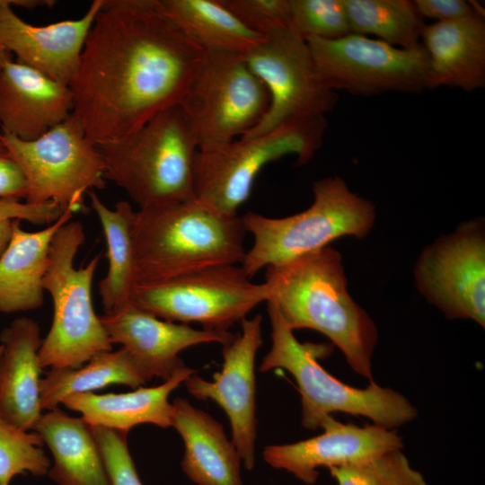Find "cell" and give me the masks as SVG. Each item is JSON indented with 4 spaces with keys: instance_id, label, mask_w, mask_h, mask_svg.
<instances>
[{
    "instance_id": "obj_35",
    "label": "cell",
    "mask_w": 485,
    "mask_h": 485,
    "mask_svg": "<svg viewBox=\"0 0 485 485\" xmlns=\"http://www.w3.org/2000/svg\"><path fill=\"white\" fill-rule=\"evenodd\" d=\"M67 209L71 208L53 201L44 204H31L22 203L16 198H0V256L8 246L14 220H25L35 225H49L59 219Z\"/></svg>"
},
{
    "instance_id": "obj_33",
    "label": "cell",
    "mask_w": 485,
    "mask_h": 485,
    "mask_svg": "<svg viewBox=\"0 0 485 485\" xmlns=\"http://www.w3.org/2000/svg\"><path fill=\"white\" fill-rule=\"evenodd\" d=\"M92 430L110 485H143L129 453L128 432L99 426L92 427Z\"/></svg>"
},
{
    "instance_id": "obj_19",
    "label": "cell",
    "mask_w": 485,
    "mask_h": 485,
    "mask_svg": "<svg viewBox=\"0 0 485 485\" xmlns=\"http://www.w3.org/2000/svg\"><path fill=\"white\" fill-rule=\"evenodd\" d=\"M73 108L68 85L18 61H7L0 71L3 134L24 141L35 140L66 120Z\"/></svg>"
},
{
    "instance_id": "obj_12",
    "label": "cell",
    "mask_w": 485,
    "mask_h": 485,
    "mask_svg": "<svg viewBox=\"0 0 485 485\" xmlns=\"http://www.w3.org/2000/svg\"><path fill=\"white\" fill-rule=\"evenodd\" d=\"M305 40L319 76L335 92L371 96L428 89V57L421 43L402 48L356 33Z\"/></svg>"
},
{
    "instance_id": "obj_16",
    "label": "cell",
    "mask_w": 485,
    "mask_h": 485,
    "mask_svg": "<svg viewBox=\"0 0 485 485\" xmlns=\"http://www.w3.org/2000/svg\"><path fill=\"white\" fill-rule=\"evenodd\" d=\"M320 427L323 432L313 437L267 445L262 452L264 461L312 485L318 480L319 468L342 467L403 447L402 438L394 429L376 424L360 427L329 415Z\"/></svg>"
},
{
    "instance_id": "obj_23",
    "label": "cell",
    "mask_w": 485,
    "mask_h": 485,
    "mask_svg": "<svg viewBox=\"0 0 485 485\" xmlns=\"http://www.w3.org/2000/svg\"><path fill=\"white\" fill-rule=\"evenodd\" d=\"M73 214L67 209L56 222L37 232L24 231L20 220L13 221L10 242L0 256V313L33 310L42 305L51 241L57 231L71 221Z\"/></svg>"
},
{
    "instance_id": "obj_5",
    "label": "cell",
    "mask_w": 485,
    "mask_h": 485,
    "mask_svg": "<svg viewBox=\"0 0 485 485\" xmlns=\"http://www.w3.org/2000/svg\"><path fill=\"white\" fill-rule=\"evenodd\" d=\"M96 146L105 178L124 190L140 208L194 198L198 144L180 105L119 139Z\"/></svg>"
},
{
    "instance_id": "obj_27",
    "label": "cell",
    "mask_w": 485,
    "mask_h": 485,
    "mask_svg": "<svg viewBox=\"0 0 485 485\" xmlns=\"http://www.w3.org/2000/svg\"><path fill=\"white\" fill-rule=\"evenodd\" d=\"M87 194L107 242L109 268L99 282V292L104 313H110L131 303L137 284L132 235L136 211L128 201H119L114 209H110L94 190Z\"/></svg>"
},
{
    "instance_id": "obj_24",
    "label": "cell",
    "mask_w": 485,
    "mask_h": 485,
    "mask_svg": "<svg viewBox=\"0 0 485 485\" xmlns=\"http://www.w3.org/2000/svg\"><path fill=\"white\" fill-rule=\"evenodd\" d=\"M195 372L186 366L157 386H140L124 393H77L65 398L61 404L81 413V418L92 427L126 432L141 424L165 428L172 427V404L169 395Z\"/></svg>"
},
{
    "instance_id": "obj_9",
    "label": "cell",
    "mask_w": 485,
    "mask_h": 485,
    "mask_svg": "<svg viewBox=\"0 0 485 485\" xmlns=\"http://www.w3.org/2000/svg\"><path fill=\"white\" fill-rule=\"evenodd\" d=\"M2 138L26 177L27 203L53 201L75 213L84 208V193L106 186L101 154L73 113L35 140L3 133Z\"/></svg>"
},
{
    "instance_id": "obj_15",
    "label": "cell",
    "mask_w": 485,
    "mask_h": 485,
    "mask_svg": "<svg viewBox=\"0 0 485 485\" xmlns=\"http://www.w3.org/2000/svg\"><path fill=\"white\" fill-rule=\"evenodd\" d=\"M260 314L241 321L242 331L223 345V365L207 381L195 374L185 381L197 399L214 401L225 412L232 428V442L247 470L255 463L257 436L255 357L263 340Z\"/></svg>"
},
{
    "instance_id": "obj_36",
    "label": "cell",
    "mask_w": 485,
    "mask_h": 485,
    "mask_svg": "<svg viewBox=\"0 0 485 485\" xmlns=\"http://www.w3.org/2000/svg\"><path fill=\"white\" fill-rule=\"evenodd\" d=\"M413 3L422 18L433 19L438 22L481 16L474 4L464 0H415Z\"/></svg>"
},
{
    "instance_id": "obj_13",
    "label": "cell",
    "mask_w": 485,
    "mask_h": 485,
    "mask_svg": "<svg viewBox=\"0 0 485 485\" xmlns=\"http://www.w3.org/2000/svg\"><path fill=\"white\" fill-rule=\"evenodd\" d=\"M243 57L265 84L269 105L259 124L242 137L266 133L293 119L324 117L335 107L337 93L319 76L306 40L289 28L268 33Z\"/></svg>"
},
{
    "instance_id": "obj_11",
    "label": "cell",
    "mask_w": 485,
    "mask_h": 485,
    "mask_svg": "<svg viewBox=\"0 0 485 485\" xmlns=\"http://www.w3.org/2000/svg\"><path fill=\"white\" fill-rule=\"evenodd\" d=\"M269 94L242 55L207 52L180 105L201 146L246 135L264 117Z\"/></svg>"
},
{
    "instance_id": "obj_37",
    "label": "cell",
    "mask_w": 485,
    "mask_h": 485,
    "mask_svg": "<svg viewBox=\"0 0 485 485\" xmlns=\"http://www.w3.org/2000/svg\"><path fill=\"white\" fill-rule=\"evenodd\" d=\"M28 184L20 165L8 155L0 156V198H26Z\"/></svg>"
},
{
    "instance_id": "obj_1",
    "label": "cell",
    "mask_w": 485,
    "mask_h": 485,
    "mask_svg": "<svg viewBox=\"0 0 485 485\" xmlns=\"http://www.w3.org/2000/svg\"><path fill=\"white\" fill-rule=\"evenodd\" d=\"M206 51L155 0H103L69 84L73 115L95 146L181 105Z\"/></svg>"
},
{
    "instance_id": "obj_29",
    "label": "cell",
    "mask_w": 485,
    "mask_h": 485,
    "mask_svg": "<svg viewBox=\"0 0 485 485\" xmlns=\"http://www.w3.org/2000/svg\"><path fill=\"white\" fill-rule=\"evenodd\" d=\"M351 33L374 35L390 45L410 48L420 43L425 25L413 1L343 0Z\"/></svg>"
},
{
    "instance_id": "obj_39",
    "label": "cell",
    "mask_w": 485,
    "mask_h": 485,
    "mask_svg": "<svg viewBox=\"0 0 485 485\" xmlns=\"http://www.w3.org/2000/svg\"><path fill=\"white\" fill-rule=\"evenodd\" d=\"M9 60H12L11 54L0 48V71L4 67V64Z\"/></svg>"
},
{
    "instance_id": "obj_4",
    "label": "cell",
    "mask_w": 485,
    "mask_h": 485,
    "mask_svg": "<svg viewBox=\"0 0 485 485\" xmlns=\"http://www.w3.org/2000/svg\"><path fill=\"white\" fill-rule=\"evenodd\" d=\"M271 326V347L264 356L260 371L282 368L295 378L301 395L302 425L320 428L322 420L333 412L362 416L374 424L394 429L418 416L417 409L400 392L378 385L373 379L366 388L346 384L319 363L333 349L331 343L300 342L276 306L267 302Z\"/></svg>"
},
{
    "instance_id": "obj_7",
    "label": "cell",
    "mask_w": 485,
    "mask_h": 485,
    "mask_svg": "<svg viewBox=\"0 0 485 485\" xmlns=\"http://www.w3.org/2000/svg\"><path fill=\"white\" fill-rule=\"evenodd\" d=\"M84 239L83 225L69 221L51 241L43 289L52 298L53 319L39 350L42 368H77L94 356L112 350L92 299V284L101 253L84 267L74 266Z\"/></svg>"
},
{
    "instance_id": "obj_14",
    "label": "cell",
    "mask_w": 485,
    "mask_h": 485,
    "mask_svg": "<svg viewBox=\"0 0 485 485\" xmlns=\"http://www.w3.org/2000/svg\"><path fill=\"white\" fill-rule=\"evenodd\" d=\"M414 278L419 293L449 319L485 327V233L483 221L461 224L419 255Z\"/></svg>"
},
{
    "instance_id": "obj_40",
    "label": "cell",
    "mask_w": 485,
    "mask_h": 485,
    "mask_svg": "<svg viewBox=\"0 0 485 485\" xmlns=\"http://www.w3.org/2000/svg\"><path fill=\"white\" fill-rule=\"evenodd\" d=\"M2 155H8V154H7V151L2 138V133H0V156Z\"/></svg>"
},
{
    "instance_id": "obj_8",
    "label": "cell",
    "mask_w": 485,
    "mask_h": 485,
    "mask_svg": "<svg viewBox=\"0 0 485 485\" xmlns=\"http://www.w3.org/2000/svg\"><path fill=\"white\" fill-rule=\"evenodd\" d=\"M326 126L324 117L297 119L263 134L199 147L194 198L219 214L237 216L264 166L289 154L297 164L308 163L322 146Z\"/></svg>"
},
{
    "instance_id": "obj_18",
    "label": "cell",
    "mask_w": 485,
    "mask_h": 485,
    "mask_svg": "<svg viewBox=\"0 0 485 485\" xmlns=\"http://www.w3.org/2000/svg\"><path fill=\"white\" fill-rule=\"evenodd\" d=\"M103 0H94L79 19L36 26L22 20L9 0H0V48L52 80L68 85Z\"/></svg>"
},
{
    "instance_id": "obj_3",
    "label": "cell",
    "mask_w": 485,
    "mask_h": 485,
    "mask_svg": "<svg viewBox=\"0 0 485 485\" xmlns=\"http://www.w3.org/2000/svg\"><path fill=\"white\" fill-rule=\"evenodd\" d=\"M246 234L241 216L219 214L194 198L140 208L132 230L137 283L241 265Z\"/></svg>"
},
{
    "instance_id": "obj_10",
    "label": "cell",
    "mask_w": 485,
    "mask_h": 485,
    "mask_svg": "<svg viewBox=\"0 0 485 485\" xmlns=\"http://www.w3.org/2000/svg\"><path fill=\"white\" fill-rule=\"evenodd\" d=\"M241 265L212 267L170 279L137 284L131 304L165 321L196 322L228 331L269 299L266 284L251 282Z\"/></svg>"
},
{
    "instance_id": "obj_30",
    "label": "cell",
    "mask_w": 485,
    "mask_h": 485,
    "mask_svg": "<svg viewBox=\"0 0 485 485\" xmlns=\"http://www.w3.org/2000/svg\"><path fill=\"white\" fill-rule=\"evenodd\" d=\"M338 485H428L402 449H393L353 464L328 469Z\"/></svg>"
},
{
    "instance_id": "obj_26",
    "label": "cell",
    "mask_w": 485,
    "mask_h": 485,
    "mask_svg": "<svg viewBox=\"0 0 485 485\" xmlns=\"http://www.w3.org/2000/svg\"><path fill=\"white\" fill-rule=\"evenodd\" d=\"M155 4L206 52L245 56L266 37L245 26L221 0H155Z\"/></svg>"
},
{
    "instance_id": "obj_34",
    "label": "cell",
    "mask_w": 485,
    "mask_h": 485,
    "mask_svg": "<svg viewBox=\"0 0 485 485\" xmlns=\"http://www.w3.org/2000/svg\"><path fill=\"white\" fill-rule=\"evenodd\" d=\"M245 26L266 36L289 28V0H221Z\"/></svg>"
},
{
    "instance_id": "obj_28",
    "label": "cell",
    "mask_w": 485,
    "mask_h": 485,
    "mask_svg": "<svg viewBox=\"0 0 485 485\" xmlns=\"http://www.w3.org/2000/svg\"><path fill=\"white\" fill-rule=\"evenodd\" d=\"M149 377L123 347L94 356L77 368H50L40 383V406L50 410L73 394L93 392L110 384L138 388Z\"/></svg>"
},
{
    "instance_id": "obj_6",
    "label": "cell",
    "mask_w": 485,
    "mask_h": 485,
    "mask_svg": "<svg viewBox=\"0 0 485 485\" xmlns=\"http://www.w3.org/2000/svg\"><path fill=\"white\" fill-rule=\"evenodd\" d=\"M313 202L286 217L251 211L241 216L253 243L241 264L251 278L263 268L327 247L342 236L366 237L375 221V207L352 192L345 181L326 177L313 184Z\"/></svg>"
},
{
    "instance_id": "obj_31",
    "label": "cell",
    "mask_w": 485,
    "mask_h": 485,
    "mask_svg": "<svg viewBox=\"0 0 485 485\" xmlns=\"http://www.w3.org/2000/svg\"><path fill=\"white\" fill-rule=\"evenodd\" d=\"M36 432L24 431L0 418V485H10L19 474L44 476L51 462Z\"/></svg>"
},
{
    "instance_id": "obj_22",
    "label": "cell",
    "mask_w": 485,
    "mask_h": 485,
    "mask_svg": "<svg viewBox=\"0 0 485 485\" xmlns=\"http://www.w3.org/2000/svg\"><path fill=\"white\" fill-rule=\"evenodd\" d=\"M172 404V427L183 441L181 468L190 480L197 485H243L242 459L223 425L185 399Z\"/></svg>"
},
{
    "instance_id": "obj_38",
    "label": "cell",
    "mask_w": 485,
    "mask_h": 485,
    "mask_svg": "<svg viewBox=\"0 0 485 485\" xmlns=\"http://www.w3.org/2000/svg\"><path fill=\"white\" fill-rule=\"evenodd\" d=\"M10 4H15L22 7H26L29 9L36 8L39 6H53L55 4V1H49V0H15V1H10Z\"/></svg>"
},
{
    "instance_id": "obj_32",
    "label": "cell",
    "mask_w": 485,
    "mask_h": 485,
    "mask_svg": "<svg viewBox=\"0 0 485 485\" xmlns=\"http://www.w3.org/2000/svg\"><path fill=\"white\" fill-rule=\"evenodd\" d=\"M289 29L304 40L351 33L343 0H289Z\"/></svg>"
},
{
    "instance_id": "obj_20",
    "label": "cell",
    "mask_w": 485,
    "mask_h": 485,
    "mask_svg": "<svg viewBox=\"0 0 485 485\" xmlns=\"http://www.w3.org/2000/svg\"><path fill=\"white\" fill-rule=\"evenodd\" d=\"M42 340L38 322L28 317L13 320L0 333V418L24 431L34 430L42 414Z\"/></svg>"
},
{
    "instance_id": "obj_21",
    "label": "cell",
    "mask_w": 485,
    "mask_h": 485,
    "mask_svg": "<svg viewBox=\"0 0 485 485\" xmlns=\"http://www.w3.org/2000/svg\"><path fill=\"white\" fill-rule=\"evenodd\" d=\"M420 40L428 57V89L450 86L473 92L484 87L483 17L425 24Z\"/></svg>"
},
{
    "instance_id": "obj_25",
    "label": "cell",
    "mask_w": 485,
    "mask_h": 485,
    "mask_svg": "<svg viewBox=\"0 0 485 485\" xmlns=\"http://www.w3.org/2000/svg\"><path fill=\"white\" fill-rule=\"evenodd\" d=\"M34 431L53 456L48 475L57 485H110L92 427L58 407L41 414Z\"/></svg>"
},
{
    "instance_id": "obj_2",
    "label": "cell",
    "mask_w": 485,
    "mask_h": 485,
    "mask_svg": "<svg viewBox=\"0 0 485 485\" xmlns=\"http://www.w3.org/2000/svg\"><path fill=\"white\" fill-rule=\"evenodd\" d=\"M272 303L292 330L325 335L343 353L349 366L372 380L371 358L378 332L367 313L348 290L340 253L324 247L266 268Z\"/></svg>"
},
{
    "instance_id": "obj_17",
    "label": "cell",
    "mask_w": 485,
    "mask_h": 485,
    "mask_svg": "<svg viewBox=\"0 0 485 485\" xmlns=\"http://www.w3.org/2000/svg\"><path fill=\"white\" fill-rule=\"evenodd\" d=\"M111 344L125 348L149 379L166 381L186 365L179 357L183 349L203 343L225 345L234 337L229 331L197 330L188 324L160 319L128 304L100 316Z\"/></svg>"
},
{
    "instance_id": "obj_41",
    "label": "cell",
    "mask_w": 485,
    "mask_h": 485,
    "mask_svg": "<svg viewBox=\"0 0 485 485\" xmlns=\"http://www.w3.org/2000/svg\"><path fill=\"white\" fill-rule=\"evenodd\" d=\"M3 351H4V346L2 344H0V357L3 354Z\"/></svg>"
}]
</instances>
